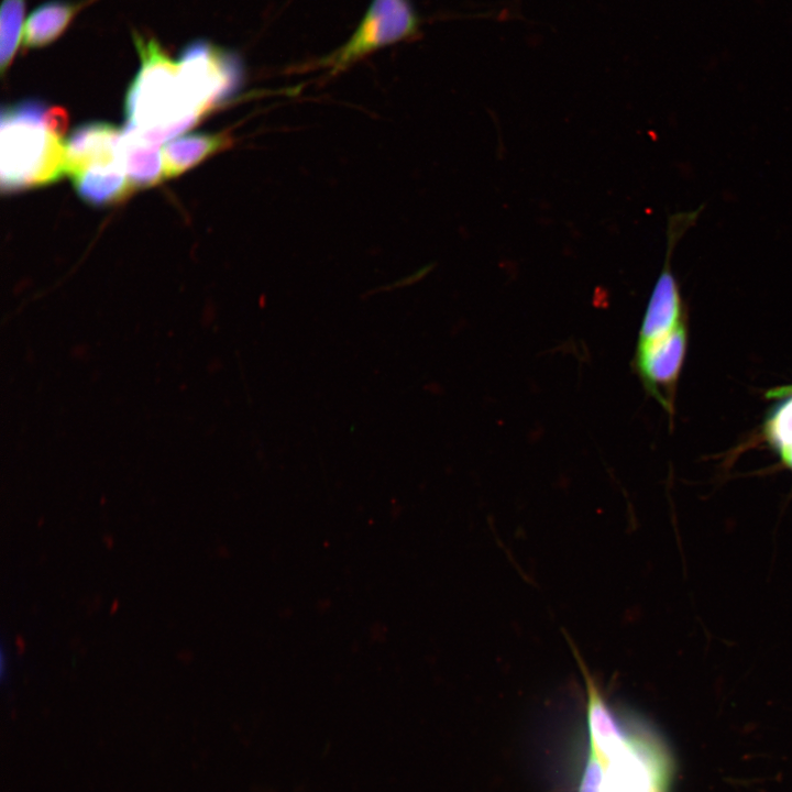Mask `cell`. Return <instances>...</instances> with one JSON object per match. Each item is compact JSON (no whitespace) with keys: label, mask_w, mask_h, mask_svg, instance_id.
Returning <instances> with one entry per match:
<instances>
[{"label":"cell","mask_w":792,"mask_h":792,"mask_svg":"<svg viewBox=\"0 0 792 792\" xmlns=\"http://www.w3.org/2000/svg\"><path fill=\"white\" fill-rule=\"evenodd\" d=\"M133 40L141 66L125 94L123 131L143 144L158 147L194 127L202 116L187 98L177 61L153 37L134 33Z\"/></svg>","instance_id":"1"},{"label":"cell","mask_w":792,"mask_h":792,"mask_svg":"<svg viewBox=\"0 0 792 792\" xmlns=\"http://www.w3.org/2000/svg\"><path fill=\"white\" fill-rule=\"evenodd\" d=\"M37 99L3 106L0 121V180L3 194L45 186L66 176V144L51 134Z\"/></svg>","instance_id":"2"},{"label":"cell","mask_w":792,"mask_h":792,"mask_svg":"<svg viewBox=\"0 0 792 792\" xmlns=\"http://www.w3.org/2000/svg\"><path fill=\"white\" fill-rule=\"evenodd\" d=\"M177 65L187 98L202 117L232 98L243 81L238 55L204 40L187 45Z\"/></svg>","instance_id":"3"},{"label":"cell","mask_w":792,"mask_h":792,"mask_svg":"<svg viewBox=\"0 0 792 792\" xmlns=\"http://www.w3.org/2000/svg\"><path fill=\"white\" fill-rule=\"evenodd\" d=\"M419 28L410 0H372L349 40L320 64L334 74L378 50L413 40Z\"/></svg>","instance_id":"4"},{"label":"cell","mask_w":792,"mask_h":792,"mask_svg":"<svg viewBox=\"0 0 792 792\" xmlns=\"http://www.w3.org/2000/svg\"><path fill=\"white\" fill-rule=\"evenodd\" d=\"M685 348L686 332L683 322L660 338L637 341L635 370L645 388L666 407L670 406L669 389L678 378Z\"/></svg>","instance_id":"5"},{"label":"cell","mask_w":792,"mask_h":792,"mask_svg":"<svg viewBox=\"0 0 792 792\" xmlns=\"http://www.w3.org/2000/svg\"><path fill=\"white\" fill-rule=\"evenodd\" d=\"M122 131L106 122L76 127L66 144V176L76 178L96 165L123 163Z\"/></svg>","instance_id":"6"},{"label":"cell","mask_w":792,"mask_h":792,"mask_svg":"<svg viewBox=\"0 0 792 792\" xmlns=\"http://www.w3.org/2000/svg\"><path fill=\"white\" fill-rule=\"evenodd\" d=\"M230 142L224 133H189L172 140L162 150L164 179L179 176Z\"/></svg>","instance_id":"7"},{"label":"cell","mask_w":792,"mask_h":792,"mask_svg":"<svg viewBox=\"0 0 792 792\" xmlns=\"http://www.w3.org/2000/svg\"><path fill=\"white\" fill-rule=\"evenodd\" d=\"M72 182L79 197L96 207L120 201L133 190L123 163L91 166Z\"/></svg>","instance_id":"8"},{"label":"cell","mask_w":792,"mask_h":792,"mask_svg":"<svg viewBox=\"0 0 792 792\" xmlns=\"http://www.w3.org/2000/svg\"><path fill=\"white\" fill-rule=\"evenodd\" d=\"M79 4L50 1L37 7L28 18L23 29V45L40 48L56 41L70 24Z\"/></svg>","instance_id":"9"},{"label":"cell","mask_w":792,"mask_h":792,"mask_svg":"<svg viewBox=\"0 0 792 792\" xmlns=\"http://www.w3.org/2000/svg\"><path fill=\"white\" fill-rule=\"evenodd\" d=\"M121 148L132 189L150 187L164 179L163 156L158 147L135 141L122 131Z\"/></svg>","instance_id":"10"},{"label":"cell","mask_w":792,"mask_h":792,"mask_svg":"<svg viewBox=\"0 0 792 792\" xmlns=\"http://www.w3.org/2000/svg\"><path fill=\"white\" fill-rule=\"evenodd\" d=\"M25 0H3L0 16V62L2 74L11 64L23 33Z\"/></svg>","instance_id":"11"},{"label":"cell","mask_w":792,"mask_h":792,"mask_svg":"<svg viewBox=\"0 0 792 792\" xmlns=\"http://www.w3.org/2000/svg\"><path fill=\"white\" fill-rule=\"evenodd\" d=\"M766 433L780 452L792 447V393L774 408L768 418Z\"/></svg>","instance_id":"12"},{"label":"cell","mask_w":792,"mask_h":792,"mask_svg":"<svg viewBox=\"0 0 792 792\" xmlns=\"http://www.w3.org/2000/svg\"><path fill=\"white\" fill-rule=\"evenodd\" d=\"M605 779V762L590 750L578 792H604Z\"/></svg>","instance_id":"13"},{"label":"cell","mask_w":792,"mask_h":792,"mask_svg":"<svg viewBox=\"0 0 792 792\" xmlns=\"http://www.w3.org/2000/svg\"><path fill=\"white\" fill-rule=\"evenodd\" d=\"M43 122L47 131L54 136L62 139L67 131L69 117L62 107H51L44 113Z\"/></svg>","instance_id":"14"},{"label":"cell","mask_w":792,"mask_h":792,"mask_svg":"<svg viewBox=\"0 0 792 792\" xmlns=\"http://www.w3.org/2000/svg\"><path fill=\"white\" fill-rule=\"evenodd\" d=\"M780 453H781V457H782L784 463H785L789 468L792 469V447L789 448V449H787V450H783V451L780 452Z\"/></svg>","instance_id":"15"}]
</instances>
